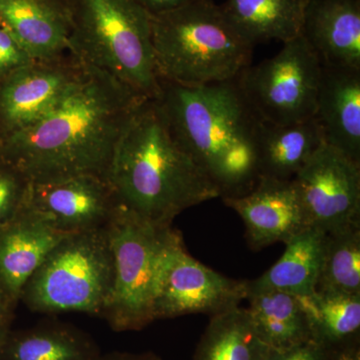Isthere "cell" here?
Masks as SVG:
<instances>
[{"instance_id":"6da1fadb","label":"cell","mask_w":360,"mask_h":360,"mask_svg":"<svg viewBox=\"0 0 360 360\" xmlns=\"http://www.w3.org/2000/svg\"><path fill=\"white\" fill-rule=\"evenodd\" d=\"M143 99L105 72L84 65L53 110L30 127L0 136V163L28 182L105 176L120 134Z\"/></svg>"},{"instance_id":"7a4b0ae2","label":"cell","mask_w":360,"mask_h":360,"mask_svg":"<svg viewBox=\"0 0 360 360\" xmlns=\"http://www.w3.org/2000/svg\"><path fill=\"white\" fill-rule=\"evenodd\" d=\"M155 99L175 141L217 187L219 198L252 191L259 179L257 149L262 120L236 77L205 85L160 79Z\"/></svg>"},{"instance_id":"3957f363","label":"cell","mask_w":360,"mask_h":360,"mask_svg":"<svg viewBox=\"0 0 360 360\" xmlns=\"http://www.w3.org/2000/svg\"><path fill=\"white\" fill-rule=\"evenodd\" d=\"M105 179L116 200L156 226L219 198L212 182L175 141L155 98L137 104L123 129Z\"/></svg>"},{"instance_id":"277c9868","label":"cell","mask_w":360,"mask_h":360,"mask_svg":"<svg viewBox=\"0 0 360 360\" xmlns=\"http://www.w3.org/2000/svg\"><path fill=\"white\" fill-rule=\"evenodd\" d=\"M151 40L158 79L184 85L233 79L250 65L255 47L213 0L151 15Z\"/></svg>"},{"instance_id":"5b68a950","label":"cell","mask_w":360,"mask_h":360,"mask_svg":"<svg viewBox=\"0 0 360 360\" xmlns=\"http://www.w3.org/2000/svg\"><path fill=\"white\" fill-rule=\"evenodd\" d=\"M70 15L68 53L110 75L139 96L160 94L151 40V15L136 0H65Z\"/></svg>"},{"instance_id":"8992f818","label":"cell","mask_w":360,"mask_h":360,"mask_svg":"<svg viewBox=\"0 0 360 360\" xmlns=\"http://www.w3.org/2000/svg\"><path fill=\"white\" fill-rule=\"evenodd\" d=\"M115 283V262L106 227L75 232L49 251L21 291L35 314L103 315Z\"/></svg>"},{"instance_id":"52a82bcc","label":"cell","mask_w":360,"mask_h":360,"mask_svg":"<svg viewBox=\"0 0 360 360\" xmlns=\"http://www.w3.org/2000/svg\"><path fill=\"white\" fill-rule=\"evenodd\" d=\"M113 262L115 283L103 315L115 331L141 330L155 321L153 281L156 262L165 232L117 202L106 224Z\"/></svg>"},{"instance_id":"ba28073f","label":"cell","mask_w":360,"mask_h":360,"mask_svg":"<svg viewBox=\"0 0 360 360\" xmlns=\"http://www.w3.org/2000/svg\"><path fill=\"white\" fill-rule=\"evenodd\" d=\"M321 63L302 35L274 58L246 66L239 89L262 122L285 125L314 117Z\"/></svg>"},{"instance_id":"9c48e42d","label":"cell","mask_w":360,"mask_h":360,"mask_svg":"<svg viewBox=\"0 0 360 360\" xmlns=\"http://www.w3.org/2000/svg\"><path fill=\"white\" fill-rule=\"evenodd\" d=\"M248 283L229 278L201 264L187 252L181 234L169 227L156 262L153 319L222 314L246 300Z\"/></svg>"},{"instance_id":"30bf717a","label":"cell","mask_w":360,"mask_h":360,"mask_svg":"<svg viewBox=\"0 0 360 360\" xmlns=\"http://www.w3.org/2000/svg\"><path fill=\"white\" fill-rule=\"evenodd\" d=\"M292 180L310 226L328 232L360 222V163L324 143Z\"/></svg>"},{"instance_id":"8fae6325","label":"cell","mask_w":360,"mask_h":360,"mask_svg":"<svg viewBox=\"0 0 360 360\" xmlns=\"http://www.w3.org/2000/svg\"><path fill=\"white\" fill-rule=\"evenodd\" d=\"M23 205L63 233L105 227L117 200L105 176L77 174L28 182Z\"/></svg>"},{"instance_id":"7c38bea8","label":"cell","mask_w":360,"mask_h":360,"mask_svg":"<svg viewBox=\"0 0 360 360\" xmlns=\"http://www.w3.org/2000/svg\"><path fill=\"white\" fill-rule=\"evenodd\" d=\"M84 71L70 54L32 61L0 79V136L30 127L68 94Z\"/></svg>"},{"instance_id":"4fadbf2b","label":"cell","mask_w":360,"mask_h":360,"mask_svg":"<svg viewBox=\"0 0 360 360\" xmlns=\"http://www.w3.org/2000/svg\"><path fill=\"white\" fill-rule=\"evenodd\" d=\"M222 200L243 220L246 239L253 250L276 243L286 245L312 227L293 180L259 177L250 193Z\"/></svg>"},{"instance_id":"5bb4252c","label":"cell","mask_w":360,"mask_h":360,"mask_svg":"<svg viewBox=\"0 0 360 360\" xmlns=\"http://www.w3.org/2000/svg\"><path fill=\"white\" fill-rule=\"evenodd\" d=\"M66 236L23 203L0 226V284L16 305L28 279Z\"/></svg>"},{"instance_id":"9a60e30c","label":"cell","mask_w":360,"mask_h":360,"mask_svg":"<svg viewBox=\"0 0 360 360\" xmlns=\"http://www.w3.org/2000/svg\"><path fill=\"white\" fill-rule=\"evenodd\" d=\"M314 118L326 146L360 163V68L321 65Z\"/></svg>"},{"instance_id":"2e32d148","label":"cell","mask_w":360,"mask_h":360,"mask_svg":"<svg viewBox=\"0 0 360 360\" xmlns=\"http://www.w3.org/2000/svg\"><path fill=\"white\" fill-rule=\"evenodd\" d=\"M300 35L321 65L360 68V0H307Z\"/></svg>"},{"instance_id":"e0dca14e","label":"cell","mask_w":360,"mask_h":360,"mask_svg":"<svg viewBox=\"0 0 360 360\" xmlns=\"http://www.w3.org/2000/svg\"><path fill=\"white\" fill-rule=\"evenodd\" d=\"M0 25L34 60H56L70 54L65 0H0Z\"/></svg>"},{"instance_id":"ac0fdd59","label":"cell","mask_w":360,"mask_h":360,"mask_svg":"<svg viewBox=\"0 0 360 360\" xmlns=\"http://www.w3.org/2000/svg\"><path fill=\"white\" fill-rule=\"evenodd\" d=\"M101 355L89 333L60 321L11 330L0 345V360H97Z\"/></svg>"},{"instance_id":"d6986e66","label":"cell","mask_w":360,"mask_h":360,"mask_svg":"<svg viewBox=\"0 0 360 360\" xmlns=\"http://www.w3.org/2000/svg\"><path fill=\"white\" fill-rule=\"evenodd\" d=\"M323 144L314 118L285 125L262 122L257 139L258 175L292 180Z\"/></svg>"},{"instance_id":"ffe728a7","label":"cell","mask_w":360,"mask_h":360,"mask_svg":"<svg viewBox=\"0 0 360 360\" xmlns=\"http://www.w3.org/2000/svg\"><path fill=\"white\" fill-rule=\"evenodd\" d=\"M307 0H225L222 11L251 45L300 37Z\"/></svg>"},{"instance_id":"44dd1931","label":"cell","mask_w":360,"mask_h":360,"mask_svg":"<svg viewBox=\"0 0 360 360\" xmlns=\"http://www.w3.org/2000/svg\"><path fill=\"white\" fill-rule=\"evenodd\" d=\"M248 314L257 333L271 349H283L311 340L309 321L300 298L248 283Z\"/></svg>"},{"instance_id":"7402d4cb","label":"cell","mask_w":360,"mask_h":360,"mask_svg":"<svg viewBox=\"0 0 360 360\" xmlns=\"http://www.w3.org/2000/svg\"><path fill=\"white\" fill-rule=\"evenodd\" d=\"M326 232L309 227L286 243L283 257L250 286L307 296L316 290Z\"/></svg>"},{"instance_id":"603a6c76","label":"cell","mask_w":360,"mask_h":360,"mask_svg":"<svg viewBox=\"0 0 360 360\" xmlns=\"http://www.w3.org/2000/svg\"><path fill=\"white\" fill-rule=\"evenodd\" d=\"M269 349L248 309L238 307L210 317L193 360H266Z\"/></svg>"},{"instance_id":"cb8c5ba5","label":"cell","mask_w":360,"mask_h":360,"mask_svg":"<svg viewBox=\"0 0 360 360\" xmlns=\"http://www.w3.org/2000/svg\"><path fill=\"white\" fill-rule=\"evenodd\" d=\"M297 297L315 342L330 349L360 340V295L315 290Z\"/></svg>"},{"instance_id":"d4e9b609","label":"cell","mask_w":360,"mask_h":360,"mask_svg":"<svg viewBox=\"0 0 360 360\" xmlns=\"http://www.w3.org/2000/svg\"><path fill=\"white\" fill-rule=\"evenodd\" d=\"M316 290L360 295V222L326 232Z\"/></svg>"},{"instance_id":"484cf974","label":"cell","mask_w":360,"mask_h":360,"mask_svg":"<svg viewBox=\"0 0 360 360\" xmlns=\"http://www.w3.org/2000/svg\"><path fill=\"white\" fill-rule=\"evenodd\" d=\"M27 181L18 172L0 163V226L20 210Z\"/></svg>"},{"instance_id":"4316f807","label":"cell","mask_w":360,"mask_h":360,"mask_svg":"<svg viewBox=\"0 0 360 360\" xmlns=\"http://www.w3.org/2000/svg\"><path fill=\"white\" fill-rule=\"evenodd\" d=\"M34 59L4 25H0V79L30 65Z\"/></svg>"},{"instance_id":"83f0119b","label":"cell","mask_w":360,"mask_h":360,"mask_svg":"<svg viewBox=\"0 0 360 360\" xmlns=\"http://www.w3.org/2000/svg\"><path fill=\"white\" fill-rule=\"evenodd\" d=\"M328 349L310 340L283 349L270 348L266 360H326Z\"/></svg>"},{"instance_id":"f1b7e54d","label":"cell","mask_w":360,"mask_h":360,"mask_svg":"<svg viewBox=\"0 0 360 360\" xmlns=\"http://www.w3.org/2000/svg\"><path fill=\"white\" fill-rule=\"evenodd\" d=\"M16 304L0 284V345L11 333Z\"/></svg>"},{"instance_id":"f546056e","label":"cell","mask_w":360,"mask_h":360,"mask_svg":"<svg viewBox=\"0 0 360 360\" xmlns=\"http://www.w3.org/2000/svg\"><path fill=\"white\" fill-rule=\"evenodd\" d=\"M150 15L174 11L191 0H136Z\"/></svg>"},{"instance_id":"4dcf8cb0","label":"cell","mask_w":360,"mask_h":360,"mask_svg":"<svg viewBox=\"0 0 360 360\" xmlns=\"http://www.w3.org/2000/svg\"><path fill=\"white\" fill-rule=\"evenodd\" d=\"M326 360H360V340L328 349Z\"/></svg>"},{"instance_id":"1f68e13d","label":"cell","mask_w":360,"mask_h":360,"mask_svg":"<svg viewBox=\"0 0 360 360\" xmlns=\"http://www.w3.org/2000/svg\"><path fill=\"white\" fill-rule=\"evenodd\" d=\"M97 360H162L153 352H113L110 354H101Z\"/></svg>"}]
</instances>
